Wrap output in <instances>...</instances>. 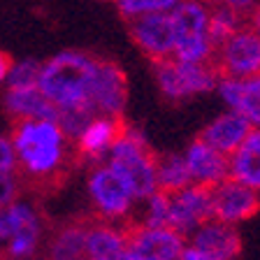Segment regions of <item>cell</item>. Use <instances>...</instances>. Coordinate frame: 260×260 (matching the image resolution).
Listing matches in <instances>:
<instances>
[{"mask_svg": "<svg viewBox=\"0 0 260 260\" xmlns=\"http://www.w3.org/2000/svg\"><path fill=\"white\" fill-rule=\"evenodd\" d=\"M121 130H123V119L95 114V116L84 125V130L77 135V140L72 142L75 156L79 158V160L88 162V165L105 162L109 156V149L114 146V142L119 140Z\"/></svg>", "mask_w": 260, "mask_h": 260, "instance_id": "cell-14", "label": "cell"}, {"mask_svg": "<svg viewBox=\"0 0 260 260\" xmlns=\"http://www.w3.org/2000/svg\"><path fill=\"white\" fill-rule=\"evenodd\" d=\"M218 3H223V5L233 7V10H237L239 14H246L249 10H253L255 5H258L260 0H218Z\"/></svg>", "mask_w": 260, "mask_h": 260, "instance_id": "cell-30", "label": "cell"}, {"mask_svg": "<svg viewBox=\"0 0 260 260\" xmlns=\"http://www.w3.org/2000/svg\"><path fill=\"white\" fill-rule=\"evenodd\" d=\"M0 172H16L12 140L10 135H3V133H0Z\"/></svg>", "mask_w": 260, "mask_h": 260, "instance_id": "cell-29", "label": "cell"}, {"mask_svg": "<svg viewBox=\"0 0 260 260\" xmlns=\"http://www.w3.org/2000/svg\"><path fill=\"white\" fill-rule=\"evenodd\" d=\"M140 223L142 225H151V228H160L168 225L170 218V195L156 190V193L146 195L140 205Z\"/></svg>", "mask_w": 260, "mask_h": 260, "instance_id": "cell-26", "label": "cell"}, {"mask_svg": "<svg viewBox=\"0 0 260 260\" xmlns=\"http://www.w3.org/2000/svg\"><path fill=\"white\" fill-rule=\"evenodd\" d=\"M246 26L253 28V30L260 35V3L253 7V10L246 12Z\"/></svg>", "mask_w": 260, "mask_h": 260, "instance_id": "cell-33", "label": "cell"}, {"mask_svg": "<svg viewBox=\"0 0 260 260\" xmlns=\"http://www.w3.org/2000/svg\"><path fill=\"white\" fill-rule=\"evenodd\" d=\"M10 140L19 184L38 193L56 188L77 158L58 121H14Z\"/></svg>", "mask_w": 260, "mask_h": 260, "instance_id": "cell-1", "label": "cell"}, {"mask_svg": "<svg viewBox=\"0 0 260 260\" xmlns=\"http://www.w3.org/2000/svg\"><path fill=\"white\" fill-rule=\"evenodd\" d=\"M100 56L81 51V49H63L58 54L42 60L38 86L44 95L56 105L58 112L65 109H91V88L98 70Z\"/></svg>", "mask_w": 260, "mask_h": 260, "instance_id": "cell-2", "label": "cell"}, {"mask_svg": "<svg viewBox=\"0 0 260 260\" xmlns=\"http://www.w3.org/2000/svg\"><path fill=\"white\" fill-rule=\"evenodd\" d=\"M86 221L60 223L47 235L44 260H84L86 258Z\"/></svg>", "mask_w": 260, "mask_h": 260, "instance_id": "cell-20", "label": "cell"}, {"mask_svg": "<svg viewBox=\"0 0 260 260\" xmlns=\"http://www.w3.org/2000/svg\"><path fill=\"white\" fill-rule=\"evenodd\" d=\"M156 181H158V190H162V193H177V190L193 184L188 168H186L184 153L172 151V153H165V156H158Z\"/></svg>", "mask_w": 260, "mask_h": 260, "instance_id": "cell-23", "label": "cell"}, {"mask_svg": "<svg viewBox=\"0 0 260 260\" xmlns=\"http://www.w3.org/2000/svg\"><path fill=\"white\" fill-rule=\"evenodd\" d=\"M211 5L202 0H184L177 10L170 12L174 28L172 58L186 63H211L216 56V44L209 35Z\"/></svg>", "mask_w": 260, "mask_h": 260, "instance_id": "cell-6", "label": "cell"}, {"mask_svg": "<svg viewBox=\"0 0 260 260\" xmlns=\"http://www.w3.org/2000/svg\"><path fill=\"white\" fill-rule=\"evenodd\" d=\"M19 190H21V184L16 172H0V211L19 198Z\"/></svg>", "mask_w": 260, "mask_h": 260, "instance_id": "cell-28", "label": "cell"}, {"mask_svg": "<svg viewBox=\"0 0 260 260\" xmlns=\"http://www.w3.org/2000/svg\"><path fill=\"white\" fill-rule=\"evenodd\" d=\"M40 63L38 58H23L19 63H12V70L7 75L5 88H28V86H38L40 81Z\"/></svg>", "mask_w": 260, "mask_h": 260, "instance_id": "cell-27", "label": "cell"}, {"mask_svg": "<svg viewBox=\"0 0 260 260\" xmlns=\"http://www.w3.org/2000/svg\"><path fill=\"white\" fill-rule=\"evenodd\" d=\"M181 153H184L186 168H188L193 184L214 188L228 179V156L216 151L207 142H202L200 137L190 140Z\"/></svg>", "mask_w": 260, "mask_h": 260, "instance_id": "cell-16", "label": "cell"}, {"mask_svg": "<svg viewBox=\"0 0 260 260\" xmlns=\"http://www.w3.org/2000/svg\"><path fill=\"white\" fill-rule=\"evenodd\" d=\"M112 3L125 21H133L146 14H170L184 0H112Z\"/></svg>", "mask_w": 260, "mask_h": 260, "instance_id": "cell-25", "label": "cell"}, {"mask_svg": "<svg viewBox=\"0 0 260 260\" xmlns=\"http://www.w3.org/2000/svg\"><path fill=\"white\" fill-rule=\"evenodd\" d=\"M156 160L158 156L151 151V144H149V137L144 135V130L137 125L123 123L119 140L109 149V156L105 162H109L114 170H119L128 179L137 200L142 202L146 195L158 190Z\"/></svg>", "mask_w": 260, "mask_h": 260, "instance_id": "cell-3", "label": "cell"}, {"mask_svg": "<svg viewBox=\"0 0 260 260\" xmlns=\"http://www.w3.org/2000/svg\"><path fill=\"white\" fill-rule=\"evenodd\" d=\"M3 244L7 260H35V255L44 249L49 235L42 211L30 202L16 198L3 209Z\"/></svg>", "mask_w": 260, "mask_h": 260, "instance_id": "cell-7", "label": "cell"}, {"mask_svg": "<svg viewBox=\"0 0 260 260\" xmlns=\"http://www.w3.org/2000/svg\"><path fill=\"white\" fill-rule=\"evenodd\" d=\"M3 233H5V223H3V211H0V242H3Z\"/></svg>", "mask_w": 260, "mask_h": 260, "instance_id": "cell-35", "label": "cell"}, {"mask_svg": "<svg viewBox=\"0 0 260 260\" xmlns=\"http://www.w3.org/2000/svg\"><path fill=\"white\" fill-rule=\"evenodd\" d=\"M3 107L7 116L14 121H56L58 109L40 91V86L28 88H5Z\"/></svg>", "mask_w": 260, "mask_h": 260, "instance_id": "cell-18", "label": "cell"}, {"mask_svg": "<svg viewBox=\"0 0 260 260\" xmlns=\"http://www.w3.org/2000/svg\"><path fill=\"white\" fill-rule=\"evenodd\" d=\"M249 133H251L249 121L244 119L242 114L233 112V109H225V112L216 114L211 121H207L198 137L202 142H207L209 146H214L216 151L230 156L246 140Z\"/></svg>", "mask_w": 260, "mask_h": 260, "instance_id": "cell-19", "label": "cell"}, {"mask_svg": "<svg viewBox=\"0 0 260 260\" xmlns=\"http://www.w3.org/2000/svg\"><path fill=\"white\" fill-rule=\"evenodd\" d=\"M86 195L98 221L107 223H123L140 205L128 179L109 162L91 165L86 177Z\"/></svg>", "mask_w": 260, "mask_h": 260, "instance_id": "cell-5", "label": "cell"}, {"mask_svg": "<svg viewBox=\"0 0 260 260\" xmlns=\"http://www.w3.org/2000/svg\"><path fill=\"white\" fill-rule=\"evenodd\" d=\"M216 68L221 77H246L260 75V35L244 23L233 38L216 47Z\"/></svg>", "mask_w": 260, "mask_h": 260, "instance_id": "cell-8", "label": "cell"}, {"mask_svg": "<svg viewBox=\"0 0 260 260\" xmlns=\"http://www.w3.org/2000/svg\"><path fill=\"white\" fill-rule=\"evenodd\" d=\"M260 211V193L228 177L211 188V218L225 225H242Z\"/></svg>", "mask_w": 260, "mask_h": 260, "instance_id": "cell-10", "label": "cell"}, {"mask_svg": "<svg viewBox=\"0 0 260 260\" xmlns=\"http://www.w3.org/2000/svg\"><path fill=\"white\" fill-rule=\"evenodd\" d=\"M244 26V14H239L237 10L223 5V3H216L211 5V14H209V35L211 42L223 44L228 38H233L235 32Z\"/></svg>", "mask_w": 260, "mask_h": 260, "instance_id": "cell-24", "label": "cell"}, {"mask_svg": "<svg viewBox=\"0 0 260 260\" xmlns=\"http://www.w3.org/2000/svg\"><path fill=\"white\" fill-rule=\"evenodd\" d=\"M214 93L225 109L242 114L251 128H260V75L246 79L221 77Z\"/></svg>", "mask_w": 260, "mask_h": 260, "instance_id": "cell-15", "label": "cell"}, {"mask_svg": "<svg viewBox=\"0 0 260 260\" xmlns=\"http://www.w3.org/2000/svg\"><path fill=\"white\" fill-rule=\"evenodd\" d=\"M128 249V228L91 221L86 228V258H121Z\"/></svg>", "mask_w": 260, "mask_h": 260, "instance_id": "cell-22", "label": "cell"}, {"mask_svg": "<svg viewBox=\"0 0 260 260\" xmlns=\"http://www.w3.org/2000/svg\"><path fill=\"white\" fill-rule=\"evenodd\" d=\"M128 107V77L116 60L98 58V70L91 88V109L93 114L123 119Z\"/></svg>", "mask_w": 260, "mask_h": 260, "instance_id": "cell-9", "label": "cell"}, {"mask_svg": "<svg viewBox=\"0 0 260 260\" xmlns=\"http://www.w3.org/2000/svg\"><path fill=\"white\" fill-rule=\"evenodd\" d=\"M12 63H14L12 56L0 49V84H5L7 81V75H10V70H12Z\"/></svg>", "mask_w": 260, "mask_h": 260, "instance_id": "cell-31", "label": "cell"}, {"mask_svg": "<svg viewBox=\"0 0 260 260\" xmlns=\"http://www.w3.org/2000/svg\"><path fill=\"white\" fill-rule=\"evenodd\" d=\"M186 244L188 239L170 225L151 228L137 223V225L128 228V249L125 251L142 255L146 260H179Z\"/></svg>", "mask_w": 260, "mask_h": 260, "instance_id": "cell-13", "label": "cell"}, {"mask_svg": "<svg viewBox=\"0 0 260 260\" xmlns=\"http://www.w3.org/2000/svg\"><path fill=\"white\" fill-rule=\"evenodd\" d=\"M218 79L221 72L214 63H186L177 58L153 63V81L158 93L174 105L214 93Z\"/></svg>", "mask_w": 260, "mask_h": 260, "instance_id": "cell-4", "label": "cell"}, {"mask_svg": "<svg viewBox=\"0 0 260 260\" xmlns=\"http://www.w3.org/2000/svg\"><path fill=\"white\" fill-rule=\"evenodd\" d=\"M188 244L214 260H237V255L242 253L239 230L235 225H225V223L216 221V218H209L207 223H202L188 237Z\"/></svg>", "mask_w": 260, "mask_h": 260, "instance_id": "cell-17", "label": "cell"}, {"mask_svg": "<svg viewBox=\"0 0 260 260\" xmlns=\"http://www.w3.org/2000/svg\"><path fill=\"white\" fill-rule=\"evenodd\" d=\"M84 260H121V258H84Z\"/></svg>", "mask_w": 260, "mask_h": 260, "instance_id": "cell-36", "label": "cell"}, {"mask_svg": "<svg viewBox=\"0 0 260 260\" xmlns=\"http://www.w3.org/2000/svg\"><path fill=\"white\" fill-rule=\"evenodd\" d=\"M170 195V218L168 225L184 235L186 239L211 218V188L190 184Z\"/></svg>", "mask_w": 260, "mask_h": 260, "instance_id": "cell-11", "label": "cell"}, {"mask_svg": "<svg viewBox=\"0 0 260 260\" xmlns=\"http://www.w3.org/2000/svg\"><path fill=\"white\" fill-rule=\"evenodd\" d=\"M121 260H146V258H142V255H135V253H130V251H125V253L121 255Z\"/></svg>", "mask_w": 260, "mask_h": 260, "instance_id": "cell-34", "label": "cell"}, {"mask_svg": "<svg viewBox=\"0 0 260 260\" xmlns=\"http://www.w3.org/2000/svg\"><path fill=\"white\" fill-rule=\"evenodd\" d=\"M179 260H214V258H209L207 253H202V251H198L195 246L186 244V249H184V253L179 255Z\"/></svg>", "mask_w": 260, "mask_h": 260, "instance_id": "cell-32", "label": "cell"}, {"mask_svg": "<svg viewBox=\"0 0 260 260\" xmlns=\"http://www.w3.org/2000/svg\"><path fill=\"white\" fill-rule=\"evenodd\" d=\"M130 40L151 63L172 58L174 51V28L170 14H146L128 21Z\"/></svg>", "mask_w": 260, "mask_h": 260, "instance_id": "cell-12", "label": "cell"}, {"mask_svg": "<svg viewBox=\"0 0 260 260\" xmlns=\"http://www.w3.org/2000/svg\"><path fill=\"white\" fill-rule=\"evenodd\" d=\"M228 177L260 193V128H251L246 140L228 156Z\"/></svg>", "mask_w": 260, "mask_h": 260, "instance_id": "cell-21", "label": "cell"}, {"mask_svg": "<svg viewBox=\"0 0 260 260\" xmlns=\"http://www.w3.org/2000/svg\"><path fill=\"white\" fill-rule=\"evenodd\" d=\"M202 3H207V5H216L218 0H202Z\"/></svg>", "mask_w": 260, "mask_h": 260, "instance_id": "cell-37", "label": "cell"}]
</instances>
